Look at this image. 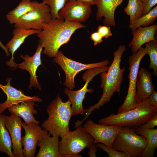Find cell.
Returning <instances> with one entry per match:
<instances>
[{"instance_id": "6da1fadb", "label": "cell", "mask_w": 157, "mask_h": 157, "mask_svg": "<svg viewBox=\"0 0 157 157\" xmlns=\"http://www.w3.org/2000/svg\"><path fill=\"white\" fill-rule=\"evenodd\" d=\"M85 27L81 23L65 21L61 18L52 19L36 34L39 43L44 49L43 53L53 58L60 47L69 42L76 30Z\"/></svg>"}, {"instance_id": "f1b7e54d", "label": "cell", "mask_w": 157, "mask_h": 157, "mask_svg": "<svg viewBox=\"0 0 157 157\" xmlns=\"http://www.w3.org/2000/svg\"><path fill=\"white\" fill-rule=\"evenodd\" d=\"M69 0H43L42 2L48 6L51 10L52 19L60 18L59 11L64 7Z\"/></svg>"}, {"instance_id": "e0dca14e", "label": "cell", "mask_w": 157, "mask_h": 157, "mask_svg": "<svg viewBox=\"0 0 157 157\" xmlns=\"http://www.w3.org/2000/svg\"><path fill=\"white\" fill-rule=\"evenodd\" d=\"M46 130L43 129L37 146L40 149L36 157H65L59 149V137L52 136Z\"/></svg>"}, {"instance_id": "d6a6232c", "label": "cell", "mask_w": 157, "mask_h": 157, "mask_svg": "<svg viewBox=\"0 0 157 157\" xmlns=\"http://www.w3.org/2000/svg\"><path fill=\"white\" fill-rule=\"evenodd\" d=\"M157 125V114L139 127L144 129H153Z\"/></svg>"}, {"instance_id": "8d00e7d4", "label": "cell", "mask_w": 157, "mask_h": 157, "mask_svg": "<svg viewBox=\"0 0 157 157\" xmlns=\"http://www.w3.org/2000/svg\"><path fill=\"white\" fill-rule=\"evenodd\" d=\"M72 1H77L86 3L91 5H96L97 1V0H69Z\"/></svg>"}, {"instance_id": "52a82bcc", "label": "cell", "mask_w": 157, "mask_h": 157, "mask_svg": "<svg viewBox=\"0 0 157 157\" xmlns=\"http://www.w3.org/2000/svg\"><path fill=\"white\" fill-rule=\"evenodd\" d=\"M146 54L145 48L141 47L137 52L133 53L129 58V72L128 77L129 82L127 93L123 103L118 109L117 114L129 111L140 103L136 94V85L140 62Z\"/></svg>"}, {"instance_id": "ffe728a7", "label": "cell", "mask_w": 157, "mask_h": 157, "mask_svg": "<svg viewBox=\"0 0 157 157\" xmlns=\"http://www.w3.org/2000/svg\"><path fill=\"white\" fill-rule=\"evenodd\" d=\"M157 29L155 24L149 26H140L132 30L133 37L129 46L131 47L132 53H135L146 43L151 40L156 41L154 35Z\"/></svg>"}, {"instance_id": "ac0fdd59", "label": "cell", "mask_w": 157, "mask_h": 157, "mask_svg": "<svg viewBox=\"0 0 157 157\" xmlns=\"http://www.w3.org/2000/svg\"><path fill=\"white\" fill-rule=\"evenodd\" d=\"M124 0H97L96 4L97 10L96 15L97 21L101 20L106 26L110 27L115 25V13L117 7Z\"/></svg>"}, {"instance_id": "d590c367", "label": "cell", "mask_w": 157, "mask_h": 157, "mask_svg": "<svg viewBox=\"0 0 157 157\" xmlns=\"http://www.w3.org/2000/svg\"><path fill=\"white\" fill-rule=\"evenodd\" d=\"M89 150L88 152L90 157H96V152L98 149L95 143L93 142L89 147Z\"/></svg>"}, {"instance_id": "4316f807", "label": "cell", "mask_w": 157, "mask_h": 157, "mask_svg": "<svg viewBox=\"0 0 157 157\" xmlns=\"http://www.w3.org/2000/svg\"><path fill=\"white\" fill-rule=\"evenodd\" d=\"M157 17V6H155L147 14L142 15L140 17L130 24L129 27L131 30L136 29L140 26H147L153 25Z\"/></svg>"}, {"instance_id": "cb8c5ba5", "label": "cell", "mask_w": 157, "mask_h": 157, "mask_svg": "<svg viewBox=\"0 0 157 157\" xmlns=\"http://www.w3.org/2000/svg\"><path fill=\"white\" fill-rule=\"evenodd\" d=\"M35 3V1L21 0L17 7L6 15V19L9 23L15 24L22 17L32 10Z\"/></svg>"}, {"instance_id": "ba28073f", "label": "cell", "mask_w": 157, "mask_h": 157, "mask_svg": "<svg viewBox=\"0 0 157 157\" xmlns=\"http://www.w3.org/2000/svg\"><path fill=\"white\" fill-rule=\"evenodd\" d=\"M109 67L106 66L88 69L83 74L82 78L85 81L84 86L81 89L73 90L68 88L65 89L64 92L68 97L71 103V108L72 116L80 115L85 113L88 109H84L83 106V101L85 98L87 92L93 93L94 90L88 89L89 83L95 76L101 72L108 71Z\"/></svg>"}, {"instance_id": "74e56055", "label": "cell", "mask_w": 157, "mask_h": 157, "mask_svg": "<svg viewBox=\"0 0 157 157\" xmlns=\"http://www.w3.org/2000/svg\"><path fill=\"white\" fill-rule=\"evenodd\" d=\"M0 47L4 50L7 56L8 57L10 55V54L8 47L4 45L0 40Z\"/></svg>"}, {"instance_id": "7a4b0ae2", "label": "cell", "mask_w": 157, "mask_h": 157, "mask_svg": "<svg viewBox=\"0 0 157 157\" xmlns=\"http://www.w3.org/2000/svg\"><path fill=\"white\" fill-rule=\"evenodd\" d=\"M126 48L124 45H120L113 52V59L108 71L100 73V87L103 90L102 94L98 102L91 106L85 113V116L83 119L85 120L95 110H99L106 104L109 102L114 93L117 92L119 95L121 92V86L123 81L125 67H120L121 58Z\"/></svg>"}, {"instance_id": "3957f363", "label": "cell", "mask_w": 157, "mask_h": 157, "mask_svg": "<svg viewBox=\"0 0 157 157\" xmlns=\"http://www.w3.org/2000/svg\"><path fill=\"white\" fill-rule=\"evenodd\" d=\"M48 117L41 125L43 129L52 136L62 137L70 131L69 123L72 116L71 103L68 100L63 102L59 95L47 106Z\"/></svg>"}, {"instance_id": "44dd1931", "label": "cell", "mask_w": 157, "mask_h": 157, "mask_svg": "<svg viewBox=\"0 0 157 157\" xmlns=\"http://www.w3.org/2000/svg\"><path fill=\"white\" fill-rule=\"evenodd\" d=\"M139 77L136 85V94L140 102L147 101L150 95L154 90L152 74L144 68H140L138 71Z\"/></svg>"}, {"instance_id": "8fae6325", "label": "cell", "mask_w": 157, "mask_h": 157, "mask_svg": "<svg viewBox=\"0 0 157 157\" xmlns=\"http://www.w3.org/2000/svg\"><path fill=\"white\" fill-rule=\"evenodd\" d=\"M83 127L93 138V142H100L112 147L113 141L122 127L97 124L91 120H88Z\"/></svg>"}, {"instance_id": "f546056e", "label": "cell", "mask_w": 157, "mask_h": 157, "mask_svg": "<svg viewBox=\"0 0 157 157\" xmlns=\"http://www.w3.org/2000/svg\"><path fill=\"white\" fill-rule=\"evenodd\" d=\"M96 145L97 147L101 149L108 153V157H128L127 155L121 151H118L112 147H108L102 143H96Z\"/></svg>"}, {"instance_id": "1f68e13d", "label": "cell", "mask_w": 157, "mask_h": 157, "mask_svg": "<svg viewBox=\"0 0 157 157\" xmlns=\"http://www.w3.org/2000/svg\"><path fill=\"white\" fill-rule=\"evenodd\" d=\"M97 31L99 33L103 38L107 39L112 35L110 27L105 25L99 26L97 29Z\"/></svg>"}, {"instance_id": "5bb4252c", "label": "cell", "mask_w": 157, "mask_h": 157, "mask_svg": "<svg viewBox=\"0 0 157 157\" xmlns=\"http://www.w3.org/2000/svg\"><path fill=\"white\" fill-rule=\"evenodd\" d=\"M10 116L3 114L6 126L10 135L14 157H24L22 144V122L20 117L13 113Z\"/></svg>"}, {"instance_id": "484cf974", "label": "cell", "mask_w": 157, "mask_h": 157, "mask_svg": "<svg viewBox=\"0 0 157 157\" xmlns=\"http://www.w3.org/2000/svg\"><path fill=\"white\" fill-rule=\"evenodd\" d=\"M125 13L129 16L130 24L140 17L142 15L143 6L140 0H128L124 9Z\"/></svg>"}, {"instance_id": "9c48e42d", "label": "cell", "mask_w": 157, "mask_h": 157, "mask_svg": "<svg viewBox=\"0 0 157 157\" xmlns=\"http://www.w3.org/2000/svg\"><path fill=\"white\" fill-rule=\"evenodd\" d=\"M53 60L60 66L65 74L66 79L64 85L72 90L75 88L74 78L78 72L85 69L107 66L110 63L106 60L100 62L84 64L68 58L59 50L53 58Z\"/></svg>"}, {"instance_id": "d4e9b609", "label": "cell", "mask_w": 157, "mask_h": 157, "mask_svg": "<svg viewBox=\"0 0 157 157\" xmlns=\"http://www.w3.org/2000/svg\"><path fill=\"white\" fill-rule=\"evenodd\" d=\"M12 148L11 137L6 126L3 114H0V151L5 153L10 157H14Z\"/></svg>"}, {"instance_id": "836d02e7", "label": "cell", "mask_w": 157, "mask_h": 157, "mask_svg": "<svg viewBox=\"0 0 157 157\" xmlns=\"http://www.w3.org/2000/svg\"><path fill=\"white\" fill-rule=\"evenodd\" d=\"M90 38L93 42L94 45H97L103 42V37L97 31L92 33Z\"/></svg>"}, {"instance_id": "5b68a950", "label": "cell", "mask_w": 157, "mask_h": 157, "mask_svg": "<svg viewBox=\"0 0 157 157\" xmlns=\"http://www.w3.org/2000/svg\"><path fill=\"white\" fill-rule=\"evenodd\" d=\"M147 144L145 138L137 134L134 129L122 127L115 138L112 147L124 153L128 157H141Z\"/></svg>"}, {"instance_id": "9a60e30c", "label": "cell", "mask_w": 157, "mask_h": 157, "mask_svg": "<svg viewBox=\"0 0 157 157\" xmlns=\"http://www.w3.org/2000/svg\"><path fill=\"white\" fill-rule=\"evenodd\" d=\"M43 48L38 43L34 54L31 56L27 55L21 54L20 57L24 60L21 63L17 64V67L27 71L30 75V83L28 88L31 89L32 87L41 90V86L38 82L36 72L38 67L42 65L41 55Z\"/></svg>"}, {"instance_id": "7c38bea8", "label": "cell", "mask_w": 157, "mask_h": 157, "mask_svg": "<svg viewBox=\"0 0 157 157\" xmlns=\"http://www.w3.org/2000/svg\"><path fill=\"white\" fill-rule=\"evenodd\" d=\"M91 13V6L89 4L79 1L69 0L58 15L65 21L81 23L89 18Z\"/></svg>"}, {"instance_id": "277c9868", "label": "cell", "mask_w": 157, "mask_h": 157, "mask_svg": "<svg viewBox=\"0 0 157 157\" xmlns=\"http://www.w3.org/2000/svg\"><path fill=\"white\" fill-rule=\"evenodd\" d=\"M157 114V109L148 102L139 104L134 108L121 113L112 114L100 119V124L136 129Z\"/></svg>"}, {"instance_id": "603a6c76", "label": "cell", "mask_w": 157, "mask_h": 157, "mask_svg": "<svg viewBox=\"0 0 157 157\" xmlns=\"http://www.w3.org/2000/svg\"><path fill=\"white\" fill-rule=\"evenodd\" d=\"M136 133L144 137L147 141L145 149L141 157H153L157 147V129H144L139 127L135 129Z\"/></svg>"}, {"instance_id": "4fadbf2b", "label": "cell", "mask_w": 157, "mask_h": 157, "mask_svg": "<svg viewBox=\"0 0 157 157\" xmlns=\"http://www.w3.org/2000/svg\"><path fill=\"white\" fill-rule=\"evenodd\" d=\"M12 78L6 79L7 84L3 85L0 83V88L7 96L6 100L3 103H0V114L12 105L24 101H33L41 102L43 99L38 96H31L24 94L20 90H18L10 85Z\"/></svg>"}, {"instance_id": "e575fe53", "label": "cell", "mask_w": 157, "mask_h": 157, "mask_svg": "<svg viewBox=\"0 0 157 157\" xmlns=\"http://www.w3.org/2000/svg\"><path fill=\"white\" fill-rule=\"evenodd\" d=\"M150 104L157 109V92L154 91L149 96L147 101Z\"/></svg>"}, {"instance_id": "2e32d148", "label": "cell", "mask_w": 157, "mask_h": 157, "mask_svg": "<svg viewBox=\"0 0 157 157\" xmlns=\"http://www.w3.org/2000/svg\"><path fill=\"white\" fill-rule=\"evenodd\" d=\"M22 125L25 132V135L22 137L24 156L35 157L37 143L43 129L39 124L32 122L26 124L22 122Z\"/></svg>"}, {"instance_id": "7402d4cb", "label": "cell", "mask_w": 157, "mask_h": 157, "mask_svg": "<svg viewBox=\"0 0 157 157\" xmlns=\"http://www.w3.org/2000/svg\"><path fill=\"white\" fill-rule=\"evenodd\" d=\"M35 102L33 101H24L14 104L8 108L9 112L21 117L26 124L34 122L39 124L40 122L36 120L34 116L38 114L37 111L34 108Z\"/></svg>"}, {"instance_id": "83f0119b", "label": "cell", "mask_w": 157, "mask_h": 157, "mask_svg": "<svg viewBox=\"0 0 157 157\" xmlns=\"http://www.w3.org/2000/svg\"><path fill=\"white\" fill-rule=\"evenodd\" d=\"M146 54L149 55L150 62L149 69H153L152 74L155 77L157 76V42L151 40L145 44Z\"/></svg>"}, {"instance_id": "4dcf8cb0", "label": "cell", "mask_w": 157, "mask_h": 157, "mask_svg": "<svg viewBox=\"0 0 157 157\" xmlns=\"http://www.w3.org/2000/svg\"><path fill=\"white\" fill-rule=\"evenodd\" d=\"M143 5L142 15L148 13L157 3V0H140Z\"/></svg>"}, {"instance_id": "d6986e66", "label": "cell", "mask_w": 157, "mask_h": 157, "mask_svg": "<svg viewBox=\"0 0 157 157\" xmlns=\"http://www.w3.org/2000/svg\"><path fill=\"white\" fill-rule=\"evenodd\" d=\"M40 31L28 29L20 28H15L13 30V36L12 39L6 44V46L11 54V58L6 62V64L10 67H13L14 69L17 67V64L14 61V55L16 51L24 42L29 36L37 34Z\"/></svg>"}, {"instance_id": "8992f818", "label": "cell", "mask_w": 157, "mask_h": 157, "mask_svg": "<svg viewBox=\"0 0 157 157\" xmlns=\"http://www.w3.org/2000/svg\"><path fill=\"white\" fill-rule=\"evenodd\" d=\"M93 138L81 125L61 137L59 149L66 157H82L79 153L93 142Z\"/></svg>"}, {"instance_id": "30bf717a", "label": "cell", "mask_w": 157, "mask_h": 157, "mask_svg": "<svg viewBox=\"0 0 157 157\" xmlns=\"http://www.w3.org/2000/svg\"><path fill=\"white\" fill-rule=\"evenodd\" d=\"M52 19L49 6L42 2L35 1L31 11L22 17L15 24V28L41 31L44 25Z\"/></svg>"}]
</instances>
